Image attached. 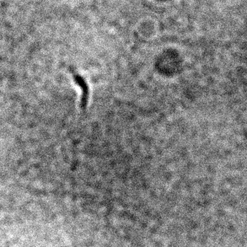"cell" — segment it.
I'll return each instance as SVG.
<instances>
[{
    "mask_svg": "<svg viewBox=\"0 0 247 247\" xmlns=\"http://www.w3.org/2000/svg\"><path fill=\"white\" fill-rule=\"evenodd\" d=\"M69 72L73 79L74 83L79 86L81 90V101H80V106L82 110H85L86 106L89 102V97H90V89L87 81L73 67H69Z\"/></svg>",
    "mask_w": 247,
    "mask_h": 247,
    "instance_id": "6da1fadb",
    "label": "cell"
}]
</instances>
